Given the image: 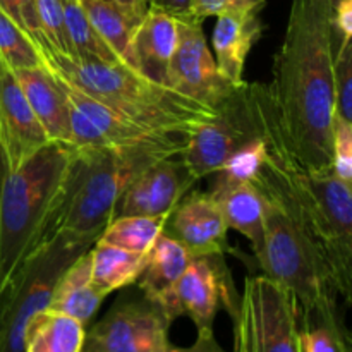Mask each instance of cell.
Here are the masks:
<instances>
[{
  "instance_id": "obj_1",
  "label": "cell",
  "mask_w": 352,
  "mask_h": 352,
  "mask_svg": "<svg viewBox=\"0 0 352 352\" xmlns=\"http://www.w3.org/2000/svg\"><path fill=\"white\" fill-rule=\"evenodd\" d=\"M333 0H292L268 85L289 148L311 172L332 170L336 122Z\"/></svg>"
},
{
  "instance_id": "obj_2",
  "label": "cell",
  "mask_w": 352,
  "mask_h": 352,
  "mask_svg": "<svg viewBox=\"0 0 352 352\" xmlns=\"http://www.w3.org/2000/svg\"><path fill=\"white\" fill-rule=\"evenodd\" d=\"M263 138L267 155L250 179L263 201V250L258 265L272 280L284 285L298 301L302 322L337 315V294L322 251L306 223L305 212L291 184L294 158L278 120L270 89L263 95Z\"/></svg>"
},
{
  "instance_id": "obj_3",
  "label": "cell",
  "mask_w": 352,
  "mask_h": 352,
  "mask_svg": "<svg viewBox=\"0 0 352 352\" xmlns=\"http://www.w3.org/2000/svg\"><path fill=\"white\" fill-rule=\"evenodd\" d=\"M186 136L177 134L160 143L127 150L76 148L52 213L47 237L67 234L96 241L116 219L117 206L138 174L162 158L181 155Z\"/></svg>"
},
{
  "instance_id": "obj_4",
  "label": "cell",
  "mask_w": 352,
  "mask_h": 352,
  "mask_svg": "<svg viewBox=\"0 0 352 352\" xmlns=\"http://www.w3.org/2000/svg\"><path fill=\"white\" fill-rule=\"evenodd\" d=\"M76 148L50 141L10 170L0 157V294L47 237ZM6 298V296H3Z\"/></svg>"
},
{
  "instance_id": "obj_5",
  "label": "cell",
  "mask_w": 352,
  "mask_h": 352,
  "mask_svg": "<svg viewBox=\"0 0 352 352\" xmlns=\"http://www.w3.org/2000/svg\"><path fill=\"white\" fill-rule=\"evenodd\" d=\"M45 67L58 79L119 116L162 133L188 134L213 110L168 86L144 78L122 62L82 58L41 48Z\"/></svg>"
},
{
  "instance_id": "obj_6",
  "label": "cell",
  "mask_w": 352,
  "mask_h": 352,
  "mask_svg": "<svg viewBox=\"0 0 352 352\" xmlns=\"http://www.w3.org/2000/svg\"><path fill=\"white\" fill-rule=\"evenodd\" d=\"M292 191L305 212L306 223L322 251L332 284L351 302L352 289V186L329 172H311L296 157L291 168Z\"/></svg>"
},
{
  "instance_id": "obj_7",
  "label": "cell",
  "mask_w": 352,
  "mask_h": 352,
  "mask_svg": "<svg viewBox=\"0 0 352 352\" xmlns=\"http://www.w3.org/2000/svg\"><path fill=\"white\" fill-rule=\"evenodd\" d=\"M263 82L237 86L210 119L186 134L181 158L195 181L215 174L237 150L263 129Z\"/></svg>"
},
{
  "instance_id": "obj_8",
  "label": "cell",
  "mask_w": 352,
  "mask_h": 352,
  "mask_svg": "<svg viewBox=\"0 0 352 352\" xmlns=\"http://www.w3.org/2000/svg\"><path fill=\"white\" fill-rule=\"evenodd\" d=\"M95 244L93 239L57 234L48 237L28 258L7 289L0 325V352H24V333L30 320L48 308L58 277L78 256Z\"/></svg>"
},
{
  "instance_id": "obj_9",
  "label": "cell",
  "mask_w": 352,
  "mask_h": 352,
  "mask_svg": "<svg viewBox=\"0 0 352 352\" xmlns=\"http://www.w3.org/2000/svg\"><path fill=\"white\" fill-rule=\"evenodd\" d=\"M230 318L232 352H305L298 301L291 291L267 275L246 278Z\"/></svg>"
},
{
  "instance_id": "obj_10",
  "label": "cell",
  "mask_w": 352,
  "mask_h": 352,
  "mask_svg": "<svg viewBox=\"0 0 352 352\" xmlns=\"http://www.w3.org/2000/svg\"><path fill=\"white\" fill-rule=\"evenodd\" d=\"M237 305L239 294L223 254H199L191 258L188 268L158 306L172 322L186 315L195 322L196 329L206 330L213 329V320L220 309H227L232 316Z\"/></svg>"
},
{
  "instance_id": "obj_11",
  "label": "cell",
  "mask_w": 352,
  "mask_h": 352,
  "mask_svg": "<svg viewBox=\"0 0 352 352\" xmlns=\"http://www.w3.org/2000/svg\"><path fill=\"white\" fill-rule=\"evenodd\" d=\"M172 320L157 302H117L86 332L81 352H167Z\"/></svg>"
},
{
  "instance_id": "obj_12",
  "label": "cell",
  "mask_w": 352,
  "mask_h": 352,
  "mask_svg": "<svg viewBox=\"0 0 352 352\" xmlns=\"http://www.w3.org/2000/svg\"><path fill=\"white\" fill-rule=\"evenodd\" d=\"M177 28L179 40L168 65V86L215 112L239 85H232L220 72L206 45L201 23L177 19Z\"/></svg>"
},
{
  "instance_id": "obj_13",
  "label": "cell",
  "mask_w": 352,
  "mask_h": 352,
  "mask_svg": "<svg viewBox=\"0 0 352 352\" xmlns=\"http://www.w3.org/2000/svg\"><path fill=\"white\" fill-rule=\"evenodd\" d=\"M58 81L62 82L65 95H67L72 146L127 150V148L160 143L168 138L177 136V133H162V131H155L151 127L143 126V124L126 119V117L110 110L109 107L86 96L79 89L72 88L62 79H58Z\"/></svg>"
},
{
  "instance_id": "obj_14",
  "label": "cell",
  "mask_w": 352,
  "mask_h": 352,
  "mask_svg": "<svg viewBox=\"0 0 352 352\" xmlns=\"http://www.w3.org/2000/svg\"><path fill=\"white\" fill-rule=\"evenodd\" d=\"M50 143L12 69L0 57V157L16 170Z\"/></svg>"
},
{
  "instance_id": "obj_15",
  "label": "cell",
  "mask_w": 352,
  "mask_h": 352,
  "mask_svg": "<svg viewBox=\"0 0 352 352\" xmlns=\"http://www.w3.org/2000/svg\"><path fill=\"white\" fill-rule=\"evenodd\" d=\"M181 155L162 158L133 179L120 198L117 217H168L195 184Z\"/></svg>"
},
{
  "instance_id": "obj_16",
  "label": "cell",
  "mask_w": 352,
  "mask_h": 352,
  "mask_svg": "<svg viewBox=\"0 0 352 352\" xmlns=\"http://www.w3.org/2000/svg\"><path fill=\"white\" fill-rule=\"evenodd\" d=\"M227 223L219 201L210 192L192 191L168 215L164 234L181 243L192 256L229 251Z\"/></svg>"
},
{
  "instance_id": "obj_17",
  "label": "cell",
  "mask_w": 352,
  "mask_h": 352,
  "mask_svg": "<svg viewBox=\"0 0 352 352\" xmlns=\"http://www.w3.org/2000/svg\"><path fill=\"white\" fill-rule=\"evenodd\" d=\"M177 40V19L160 10L148 9L131 43V67L158 85L168 86V65Z\"/></svg>"
},
{
  "instance_id": "obj_18",
  "label": "cell",
  "mask_w": 352,
  "mask_h": 352,
  "mask_svg": "<svg viewBox=\"0 0 352 352\" xmlns=\"http://www.w3.org/2000/svg\"><path fill=\"white\" fill-rule=\"evenodd\" d=\"M31 110L43 127L48 141L71 144L69 102L62 82L47 67L14 71Z\"/></svg>"
},
{
  "instance_id": "obj_19",
  "label": "cell",
  "mask_w": 352,
  "mask_h": 352,
  "mask_svg": "<svg viewBox=\"0 0 352 352\" xmlns=\"http://www.w3.org/2000/svg\"><path fill=\"white\" fill-rule=\"evenodd\" d=\"M263 24L256 12H230L217 17L213 48L220 72L232 85H243L248 55L261 36Z\"/></svg>"
},
{
  "instance_id": "obj_20",
  "label": "cell",
  "mask_w": 352,
  "mask_h": 352,
  "mask_svg": "<svg viewBox=\"0 0 352 352\" xmlns=\"http://www.w3.org/2000/svg\"><path fill=\"white\" fill-rule=\"evenodd\" d=\"M105 298L107 294L96 287L91 278V256L88 250L58 277L48 309L72 316L86 327Z\"/></svg>"
},
{
  "instance_id": "obj_21",
  "label": "cell",
  "mask_w": 352,
  "mask_h": 352,
  "mask_svg": "<svg viewBox=\"0 0 352 352\" xmlns=\"http://www.w3.org/2000/svg\"><path fill=\"white\" fill-rule=\"evenodd\" d=\"M191 258L192 254L181 243L162 234L144 256L143 272L136 282L144 298L160 305L188 268Z\"/></svg>"
},
{
  "instance_id": "obj_22",
  "label": "cell",
  "mask_w": 352,
  "mask_h": 352,
  "mask_svg": "<svg viewBox=\"0 0 352 352\" xmlns=\"http://www.w3.org/2000/svg\"><path fill=\"white\" fill-rule=\"evenodd\" d=\"M86 330L81 322L54 309H41L30 320L24 352H81Z\"/></svg>"
},
{
  "instance_id": "obj_23",
  "label": "cell",
  "mask_w": 352,
  "mask_h": 352,
  "mask_svg": "<svg viewBox=\"0 0 352 352\" xmlns=\"http://www.w3.org/2000/svg\"><path fill=\"white\" fill-rule=\"evenodd\" d=\"M79 2L100 38L112 48L122 64L131 67V43L146 14L134 12L107 0H79Z\"/></svg>"
},
{
  "instance_id": "obj_24",
  "label": "cell",
  "mask_w": 352,
  "mask_h": 352,
  "mask_svg": "<svg viewBox=\"0 0 352 352\" xmlns=\"http://www.w3.org/2000/svg\"><path fill=\"white\" fill-rule=\"evenodd\" d=\"M222 208L227 229L243 234L253 248L254 258L263 250V201L251 182H243L213 196Z\"/></svg>"
},
{
  "instance_id": "obj_25",
  "label": "cell",
  "mask_w": 352,
  "mask_h": 352,
  "mask_svg": "<svg viewBox=\"0 0 352 352\" xmlns=\"http://www.w3.org/2000/svg\"><path fill=\"white\" fill-rule=\"evenodd\" d=\"M89 256L93 282L103 294L109 296L110 292L136 284L143 272L146 254L131 253L95 241V246L89 248Z\"/></svg>"
},
{
  "instance_id": "obj_26",
  "label": "cell",
  "mask_w": 352,
  "mask_h": 352,
  "mask_svg": "<svg viewBox=\"0 0 352 352\" xmlns=\"http://www.w3.org/2000/svg\"><path fill=\"white\" fill-rule=\"evenodd\" d=\"M167 219L168 217H117L102 230L96 241L131 253L146 254L155 241L164 234Z\"/></svg>"
},
{
  "instance_id": "obj_27",
  "label": "cell",
  "mask_w": 352,
  "mask_h": 352,
  "mask_svg": "<svg viewBox=\"0 0 352 352\" xmlns=\"http://www.w3.org/2000/svg\"><path fill=\"white\" fill-rule=\"evenodd\" d=\"M65 14V30H67L69 48L72 57L100 58L105 62H120L112 48L100 38L95 28L89 23L85 9L79 0H62Z\"/></svg>"
},
{
  "instance_id": "obj_28",
  "label": "cell",
  "mask_w": 352,
  "mask_h": 352,
  "mask_svg": "<svg viewBox=\"0 0 352 352\" xmlns=\"http://www.w3.org/2000/svg\"><path fill=\"white\" fill-rule=\"evenodd\" d=\"M0 57L12 71L43 67L41 47L0 9Z\"/></svg>"
},
{
  "instance_id": "obj_29",
  "label": "cell",
  "mask_w": 352,
  "mask_h": 352,
  "mask_svg": "<svg viewBox=\"0 0 352 352\" xmlns=\"http://www.w3.org/2000/svg\"><path fill=\"white\" fill-rule=\"evenodd\" d=\"M38 21H40L43 47L58 54L69 55L67 30H65V14L62 0H36Z\"/></svg>"
},
{
  "instance_id": "obj_30",
  "label": "cell",
  "mask_w": 352,
  "mask_h": 352,
  "mask_svg": "<svg viewBox=\"0 0 352 352\" xmlns=\"http://www.w3.org/2000/svg\"><path fill=\"white\" fill-rule=\"evenodd\" d=\"M333 86H336V113L352 122V43L336 45Z\"/></svg>"
},
{
  "instance_id": "obj_31",
  "label": "cell",
  "mask_w": 352,
  "mask_h": 352,
  "mask_svg": "<svg viewBox=\"0 0 352 352\" xmlns=\"http://www.w3.org/2000/svg\"><path fill=\"white\" fill-rule=\"evenodd\" d=\"M332 174L352 186V122L339 116L333 122Z\"/></svg>"
},
{
  "instance_id": "obj_32",
  "label": "cell",
  "mask_w": 352,
  "mask_h": 352,
  "mask_svg": "<svg viewBox=\"0 0 352 352\" xmlns=\"http://www.w3.org/2000/svg\"><path fill=\"white\" fill-rule=\"evenodd\" d=\"M267 0H191L188 16L182 19H191L201 23L206 17H219L230 12H260Z\"/></svg>"
},
{
  "instance_id": "obj_33",
  "label": "cell",
  "mask_w": 352,
  "mask_h": 352,
  "mask_svg": "<svg viewBox=\"0 0 352 352\" xmlns=\"http://www.w3.org/2000/svg\"><path fill=\"white\" fill-rule=\"evenodd\" d=\"M0 9L17 26L23 28L40 47H43V36H41V28L36 12V0H0Z\"/></svg>"
},
{
  "instance_id": "obj_34",
  "label": "cell",
  "mask_w": 352,
  "mask_h": 352,
  "mask_svg": "<svg viewBox=\"0 0 352 352\" xmlns=\"http://www.w3.org/2000/svg\"><path fill=\"white\" fill-rule=\"evenodd\" d=\"M332 30L336 45L352 43V0H333Z\"/></svg>"
},
{
  "instance_id": "obj_35",
  "label": "cell",
  "mask_w": 352,
  "mask_h": 352,
  "mask_svg": "<svg viewBox=\"0 0 352 352\" xmlns=\"http://www.w3.org/2000/svg\"><path fill=\"white\" fill-rule=\"evenodd\" d=\"M167 352H226L217 342L213 329L198 330L195 344L191 347H168Z\"/></svg>"
},
{
  "instance_id": "obj_36",
  "label": "cell",
  "mask_w": 352,
  "mask_h": 352,
  "mask_svg": "<svg viewBox=\"0 0 352 352\" xmlns=\"http://www.w3.org/2000/svg\"><path fill=\"white\" fill-rule=\"evenodd\" d=\"M189 6H191V0H150L148 9L160 10V12L168 14L175 19H182V17L188 16Z\"/></svg>"
},
{
  "instance_id": "obj_37",
  "label": "cell",
  "mask_w": 352,
  "mask_h": 352,
  "mask_svg": "<svg viewBox=\"0 0 352 352\" xmlns=\"http://www.w3.org/2000/svg\"><path fill=\"white\" fill-rule=\"evenodd\" d=\"M107 2L117 3V6L126 7V9H129V10H134V12H141V14L148 12V7L144 6L141 0H107Z\"/></svg>"
},
{
  "instance_id": "obj_38",
  "label": "cell",
  "mask_w": 352,
  "mask_h": 352,
  "mask_svg": "<svg viewBox=\"0 0 352 352\" xmlns=\"http://www.w3.org/2000/svg\"><path fill=\"white\" fill-rule=\"evenodd\" d=\"M3 308H6V298L0 294V325H2V316H3Z\"/></svg>"
},
{
  "instance_id": "obj_39",
  "label": "cell",
  "mask_w": 352,
  "mask_h": 352,
  "mask_svg": "<svg viewBox=\"0 0 352 352\" xmlns=\"http://www.w3.org/2000/svg\"><path fill=\"white\" fill-rule=\"evenodd\" d=\"M141 2H143L146 7H150V0H141Z\"/></svg>"
}]
</instances>
